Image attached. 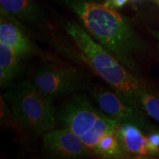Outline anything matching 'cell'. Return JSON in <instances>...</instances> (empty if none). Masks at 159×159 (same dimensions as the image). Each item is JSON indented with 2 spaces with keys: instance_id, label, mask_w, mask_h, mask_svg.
<instances>
[{
  "instance_id": "obj_16",
  "label": "cell",
  "mask_w": 159,
  "mask_h": 159,
  "mask_svg": "<svg viewBox=\"0 0 159 159\" xmlns=\"http://www.w3.org/2000/svg\"><path fill=\"white\" fill-rule=\"evenodd\" d=\"M152 1H153V2H155L156 3H157L158 5L159 4V0H152Z\"/></svg>"
},
{
  "instance_id": "obj_18",
  "label": "cell",
  "mask_w": 159,
  "mask_h": 159,
  "mask_svg": "<svg viewBox=\"0 0 159 159\" xmlns=\"http://www.w3.org/2000/svg\"><path fill=\"white\" fill-rule=\"evenodd\" d=\"M158 48H159V43H158Z\"/></svg>"
},
{
  "instance_id": "obj_8",
  "label": "cell",
  "mask_w": 159,
  "mask_h": 159,
  "mask_svg": "<svg viewBox=\"0 0 159 159\" xmlns=\"http://www.w3.org/2000/svg\"><path fill=\"white\" fill-rule=\"evenodd\" d=\"M43 150L49 156L61 158H81L89 156L91 150L69 129L54 130L42 136Z\"/></svg>"
},
{
  "instance_id": "obj_10",
  "label": "cell",
  "mask_w": 159,
  "mask_h": 159,
  "mask_svg": "<svg viewBox=\"0 0 159 159\" xmlns=\"http://www.w3.org/2000/svg\"><path fill=\"white\" fill-rule=\"evenodd\" d=\"M117 136L121 146L126 152L142 156L153 155L149 146L148 139L136 125L119 124Z\"/></svg>"
},
{
  "instance_id": "obj_11",
  "label": "cell",
  "mask_w": 159,
  "mask_h": 159,
  "mask_svg": "<svg viewBox=\"0 0 159 159\" xmlns=\"http://www.w3.org/2000/svg\"><path fill=\"white\" fill-rule=\"evenodd\" d=\"M21 57L5 43L0 42V84L9 86L17 75Z\"/></svg>"
},
{
  "instance_id": "obj_13",
  "label": "cell",
  "mask_w": 159,
  "mask_h": 159,
  "mask_svg": "<svg viewBox=\"0 0 159 159\" xmlns=\"http://www.w3.org/2000/svg\"><path fill=\"white\" fill-rule=\"evenodd\" d=\"M140 104L147 114L159 122V99L158 97L146 90L141 94Z\"/></svg>"
},
{
  "instance_id": "obj_14",
  "label": "cell",
  "mask_w": 159,
  "mask_h": 159,
  "mask_svg": "<svg viewBox=\"0 0 159 159\" xmlns=\"http://www.w3.org/2000/svg\"><path fill=\"white\" fill-rule=\"evenodd\" d=\"M149 146L153 155L159 154V134L152 133L148 137Z\"/></svg>"
},
{
  "instance_id": "obj_12",
  "label": "cell",
  "mask_w": 159,
  "mask_h": 159,
  "mask_svg": "<svg viewBox=\"0 0 159 159\" xmlns=\"http://www.w3.org/2000/svg\"><path fill=\"white\" fill-rule=\"evenodd\" d=\"M124 151L119 143L116 132L106 135L101 139L94 152L105 158H121Z\"/></svg>"
},
{
  "instance_id": "obj_1",
  "label": "cell",
  "mask_w": 159,
  "mask_h": 159,
  "mask_svg": "<svg viewBox=\"0 0 159 159\" xmlns=\"http://www.w3.org/2000/svg\"><path fill=\"white\" fill-rule=\"evenodd\" d=\"M57 1L78 17L85 30L99 44L131 72L138 75L134 56L144 50V43L116 8L94 0Z\"/></svg>"
},
{
  "instance_id": "obj_6",
  "label": "cell",
  "mask_w": 159,
  "mask_h": 159,
  "mask_svg": "<svg viewBox=\"0 0 159 159\" xmlns=\"http://www.w3.org/2000/svg\"><path fill=\"white\" fill-rule=\"evenodd\" d=\"M91 95L100 110L119 124L134 125L142 130L149 128L142 107L133 105L116 91L97 85L91 89Z\"/></svg>"
},
{
  "instance_id": "obj_19",
  "label": "cell",
  "mask_w": 159,
  "mask_h": 159,
  "mask_svg": "<svg viewBox=\"0 0 159 159\" xmlns=\"http://www.w3.org/2000/svg\"><path fill=\"white\" fill-rule=\"evenodd\" d=\"M158 5H159V4H158Z\"/></svg>"
},
{
  "instance_id": "obj_4",
  "label": "cell",
  "mask_w": 159,
  "mask_h": 159,
  "mask_svg": "<svg viewBox=\"0 0 159 159\" xmlns=\"http://www.w3.org/2000/svg\"><path fill=\"white\" fill-rule=\"evenodd\" d=\"M57 119L94 152L101 139L118 130L119 123L95 108L86 95L75 94L63 105Z\"/></svg>"
},
{
  "instance_id": "obj_7",
  "label": "cell",
  "mask_w": 159,
  "mask_h": 159,
  "mask_svg": "<svg viewBox=\"0 0 159 159\" xmlns=\"http://www.w3.org/2000/svg\"><path fill=\"white\" fill-rule=\"evenodd\" d=\"M1 16L23 30H44L49 23L42 9L34 0H0Z\"/></svg>"
},
{
  "instance_id": "obj_17",
  "label": "cell",
  "mask_w": 159,
  "mask_h": 159,
  "mask_svg": "<svg viewBox=\"0 0 159 159\" xmlns=\"http://www.w3.org/2000/svg\"><path fill=\"white\" fill-rule=\"evenodd\" d=\"M134 1H139V0H134Z\"/></svg>"
},
{
  "instance_id": "obj_2",
  "label": "cell",
  "mask_w": 159,
  "mask_h": 159,
  "mask_svg": "<svg viewBox=\"0 0 159 159\" xmlns=\"http://www.w3.org/2000/svg\"><path fill=\"white\" fill-rule=\"evenodd\" d=\"M64 29L91 69L117 94L133 105L142 107L141 94L147 90L144 83L108 49L99 44L84 27L68 21L64 25Z\"/></svg>"
},
{
  "instance_id": "obj_9",
  "label": "cell",
  "mask_w": 159,
  "mask_h": 159,
  "mask_svg": "<svg viewBox=\"0 0 159 159\" xmlns=\"http://www.w3.org/2000/svg\"><path fill=\"white\" fill-rule=\"evenodd\" d=\"M0 42L5 43L22 58L33 52V47L23 29L7 18L1 16Z\"/></svg>"
},
{
  "instance_id": "obj_5",
  "label": "cell",
  "mask_w": 159,
  "mask_h": 159,
  "mask_svg": "<svg viewBox=\"0 0 159 159\" xmlns=\"http://www.w3.org/2000/svg\"><path fill=\"white\" fill-rule=\"evenodd\" d=\"M33 83L53 99L83 89L85 86V76L75 67L47 63L37 71Z\"/></svg>"
},
{
  "instance_id": "obj_3",
  "label": "cell",
  "mask_w": 159,
  "mask_h": 159,
  "mask_svg": "<svg viewBox=\"0 0 159 159\" xmlns=\"http://www.w3.org/2000/svg\"><path fill=\"white\" fill-rule=\"evenodd\" d=\"M9 86L5 98L11 105L17 122L41 135L54 130L57 116L51 97L29 81H21Z\"/></svg>"
},
{
  "instance_id": "obj_15",
  "label": "cell",
  "mask_w": 159,
  "mask_h": 159,
  "mask_svg": "<svg viewBox=\"0 0 159 159\" xmlns=\"http://www.w3.org/2000/svg\"><path fill=\"white\" fill-rule=\"evenodd\" d=\"M128 1V0H106L105 3L114 8H119L122 7Z\"/></svg>"
}]
</instances>
